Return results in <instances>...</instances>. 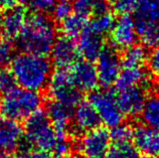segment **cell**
I'll return each mask as SVG.
<instances>
[{"label":"cell","instance_id":"9a60e30c","mask_svg":"<svg viewBox=\"0 0 159 158\" xmlns=\"http://www.w3.org/2000/svg\"><path fill=\"white\" fill-rule=\"evenodd\" d=\"M73 111L62 104L57 101H49L47 109V114L52 127L57 132L58 138H68L70 120L73 117Z\"/></svg>","mask_w":159,"mask_h":158},{"label":"cell","instance_id":"2e32d148","mask_svg":"<svg viewBox=\"0 0 159 158\" xmlns=\"http://www.w3.org/2000/svg\"><path fill=\"white\" fill-rule=\"evenodd\" d=\"M76 45L79 56L90 61L97 60L105 48L103 36L91 30L89 27H87L86 30L78 37Z\"/></svg>","mask_w":159,"mask_h":158},{"label":"cell","instance_id":"f546056e","mask_svg":"<svg viewBox=\"0 0 159 158\" xmlns=\"http://www.w3.org/2000/svg\"><path fill=\"white\" fill-rule=\"evenodd\" d=\"M16 81L11 70L0 66V96L5 95L16 88Z\"/></svg>","mask_w":159,"mask_h":158},{"label":"cell","instance_id":"f35d334b","mask_svg":"<svg viewBox=\"0 0 159 158\" xmlns=\"http://www.w3.org/2000/svg\"><path fill=\"white\" fill-rule=\"evenodd\" d=\"M0 158H12L10 156V153L5 151H0Z\"/></svg>","mask_w":159,"mask_h":158},{"label":"cell","instance_id":"d6986e66","mask_svg":"<svg viewBox=\"0 0 159 158\" xmlns=\"http://www.w3.org/2000/svg\"><path fill=\"white\" fill-rule=\"evenodd\" d=\"M149 84V76L143 68H125L119 74V77L115 83L117 91L141 86L145 87Z\"/></svg>","mask_w":159,"mask_h":158},{"label":"cell","instance_id":"d6a6232c","mask_svg":"<svg viewBox=\"0 0 159 158\" xmlns=\"http://www.w3.org/2000/svg\"><path fill=\"white\" fill-rule=\"evenodd\" d=\"M52 152L56 158H69L72 153V145L68 138H58Z\"/></svg>","mask_w":159,"mask_h":158},{"label":"cell","instance_id":"9c48e42d","mask_svg":"<svg viewBox=\"0 0 159 158\" xmlns=\"http://www.w3.org/2000/svg\"><path fill=\"white\" fill-rule=\"evenodd\" d=\"M138 38L135 19L129 14H122L115 20L110 32L112 47L119 49H126L135 44Z\"/></svg>","mask_w":159,"mask_h":158},{"label":"cell","instance_id":"603a6c76","mask_svg":"<svg viewBox=\"0 0 159 158\" xmlns=\"http://www.w3.org/2000/svg\"><path fill=\"white\" fill-rule=\"evenodd\" d=\"M140 115L144 125L159 130V95L147 97Z\"/></svg>","mask_w":159,"mask_h":158},{"label":"cell","instance_id":"cb8c5ba5","mask_svg":"<svg viewBox=\"0 0 159 158\" xmlns=\"http://www.w3.org/2000/svg\"><path fill=\"white\" fill-rule=\"evenodd\" d=\"M61 23V29L64 35L72 39L78 38L86 30L88 24H89L86 17H83V16L76 13L70 15L68 18H66Z\"/></svg>","mask_w":159,"mask_h":158},{"label":"cell","instance_id":"7c38bea8","mask_svg":"<svg viewBox=\"0 0 159 158\" xmlns=\"http://www.w3.org/2000/svg\"><path fill=\"white\" fill-rule=\"evenodd\" d=\"M76 43L66 36L57 37L51 49V59L57 69H69L78 61Z\"/></svg>","mask_w":159,"mask_h":158},{"label":"cell","instance_id":"277c9868","mask_svg":"<svg viewBox=\"0 0 159 158\" xmlns=\"http://www.w3.org/2000/svg\"><path fill=\"white\" fill-rule=\"evenodd\" d=\"M24 130L28 143L44 152L52 151L58 139L47 112L40 109L26 119Z\"/></svg>","mask_w":159,"mask_h":158},{"label":"cell","instance_id":"3957f363","mask_svg":"<svg viewBox=\"0 0 159 158\" xmlns=\"http://www.w3.org/2000/svg\"><path fill=\"white\" fill-rule=\"evenodd\" d=\"M43 99L39 92L15 88L0 97V117L18 122L40 109Z\"/></svg>","mask_w":159,"mask_h":158},{"label":"cell","instance_id":"f1b7e54d","mask_svg":"<svg viewBox=\"0 0 159 158\" xmlns=\"http://www.w3.org/2000/svg\"><path fill=\"white\" fill-rule=\"evenodd\" d=\"M16 56L15 45L8 37H0V66H6Z\"/></svg>","mask_w":159,"mask_h":158},{"label":"cell","instance_id":"ab89813d","mask_svg":"<svg viewBox=\"0 0 159 158\" xmlns=\"http://www.w3.org/2000/svg\"><path fill=\"white\" fill-rule=\"evenodd\" d=\"M155 86H156V90H157V92L159 93V77L157 78V80H156V84H155Z\"/></svg>","mask_w":159,"mask_h":158},{"label":"cell","instance_id":"d4e9b609","mask_svg":"<svg viewBox=\"0 0 159 158\" xmlns=\"http://www.w3.org/2000/svg\"><path fill=\"white\" fill-rule=\"evenodd\" d=\"M134 18L159 23V0H139L134 10Z\"/></svg>","mask_w":159,"mask_h":158},{"label":"cell","instance_id":"484cf974","mask_svg":"<svg viewBox=\"0 0 159 158\" xmlns=\"http://www.w3.org/2000/svg\"><path fill=\"white\" fill-rule=\"evenodd\" d=\"M115 17L110 11L93 16V19L88 24V27L100 35L110 33L115 23Z\"/></svg>","mask_w":159,"mask_h":158},{"label":"cell","instance_id":"e575fe53","mask_svg":"<svg viewBox=\"0 0 159 158\" xmlns=\"http://www.w3.org/2000/svg\"><path fill=\"white\" fill-rule=\"evenodd\" d=\"M14 158H48L47 152L39 149H22L19 150Z\"/></svg>","mask_w":159,"mask_h":158},{"label":"cell","instance_id":"5bb4252c","mask_svg":"<svg viewBox=\"0 0 159 158\" xmlns=\"http://www.w3.org/2000/svg\"><path fill=\"white\" fill-rule=\"evenodd\" d=\"M74 130L78 133H86L99 127L101 120L97 111L90 101L80 102L73 111Z\"/></svg>","mask_w":159,"mask_h":158},{"label":"cell","instance_id":"74e56055","mask_svg":"<svg viewBox=\"0 0 159 158\" xmlns=\"http://www.w3.org/2000/svg\"><path fill=\"white\" fill-rule=\"evenodd\" d=\"M3 17L4 15L3 13H1V10H0V34L3 32Z\"/></svg>","mask_w":159,"mask_h":158},{"label":"cell","instance_id":"b9f144b4","mask_svg":"<svg viewBox=\"0 0 159 158\" xmlns=\"http://www.w3.org/2000/svg\"><path fill=\"white\" fill-rule=\"evenodd\" d=\"M81 158H84V157H83V156H82V157H81Z\"/></svg>","mask_w":159,"mask_h":158},{"label":"cell","instance_id":"4dcf8cb0","mask_svg":"<svg viewBox=\"0 0 159 158\" xmlns=\"http://www.w3.org/2000/svg\"><path fill=\"white\" fill-rule=\"evenodd\" d=\"M52 11L54 19L58 22H61L70 15H72V12L74 11L73 3L70 0H57Z\"/></svg>","mask_w":159,"mask_h":158},{"label":"cell","instance_id":"6da1fadb","mask_svg":"<svg viewBox=\"0 0 159 158\" xmlns=\"http://www.w3.org/2000/svg\"><path fill=\"white\" fill-rule=\"evenodd\" d=\"M11 72L20 88L39 92L48 85L52 64L45 56L24 52L12 61Z\"/></svg>","mask_w":159,"mask_h":158},{"label":"cell","instance_id":"d590c367","mask_svg":"<svg viewBox=\"0 0 159 158\" xmlns=\"http://www.w3.org/2000/svg\"><path fill=\"white\" fill-rule=\"evenodd\" d=\"M149 69L152 73L159 76V45L153 48V51L148 56Z\"/></svg>","mask_w":159,"mask_h":158},{"label":"cell","instance_id":"ac0fdd59","mask_svg":"<svg viewBox=\"0 0 159 158\" xmlns=\"http://www.w3.org/2000/svg\"><path fill=\"white\" fill-rule=\"evenodd\" d=\"M26 19V12L22 7L15 6L7 10L3 17V33L10 39L18 37L25 25Z\"/></svg>","mask_w":159,"mask_h":158},{"label":"cell","instance_id":"e0dca14e","mask_svg":"<svg viewBox=\"0 0 159 158\" xmlns=\"http://www.w3.org/2000/svg\"><path fill=\"white\" fill-rule=\"evenodd\" d=\"M23 137L21 126L12 120L0 119V151L10 153L16 150Z\"/></svg>","mask_w":159,"mask_h":158},{"label":"cell","instance_id":"8992f818","mask_svg":"<svg viewBox=\"0 0 159 158\" xmlns=\"http://www.w3.org/2000/svg\"><path fill=\"white\" fill-rule=\"evenodd\" d=\"M89 101L97 111L101 122L108 128H114L123 123L125 115L120 110L113 91L100 90L91 92Z\"/></svg>","mask_w":159,"mask_h":158},{"label":"cell","instance_id":"1f68e13d","mask_svg":"<svg viewBox=\"0 0 159 158\" xmlns=\"http://www.w3.org/2000/svg\"><path fill=\"white\" fill-rule=\"evenodd\" d=\"M139 0H108L109 6L115 13L129 14L130 12L135 10L137 3Z\"/></svg>","mask_w":159,"mask_h":158},{"label":"cell","instance_id":"83f0119b","mask_svg":"<svg viewBox=\"0 0 159 158\" xmlns=\"http://www.w3.org/2000/svg\"><path fill=\"white\" fill-rule=\"evenodd\" d=\"M133 130L131 126L121 123L116 127L112 128L110 132L111 141L114 144H125L130 143L133 139Z\"/></svg>","mask_w":159,"mask_h":158},{"label":"cell","instance_id":"7402d4cb","mask_svg":"<svg viewBox=\"0 0 159 158\" xmlns=\"http://www.w3.org/2000/svg\"><path fill=\"white\" fill-rule=\"evenodd\" d=\"M148 52L143 44H134L125 49L121 59L122 66L125 68H143L148 61Z\"/></svg>","mask_w":159,"mask_h":158},{"label":"cell","instance_id":"836d02e7","mask_svg":"<svg viewBox=\"0 0 159 158\" xmlns=\"http://www.w3.org/2000/svg\"><path fill=\"white\" fill-rule=\"evenodd\" d=\"M57 0H29V6L32 10L40 13H45L52 10Z\"/></svg>","mask_w":159,"mask_h":158},{"label":"cell","instance_id":"60d3db41","mask_svg":"<svg viewBox=\"0 0 159 158\" xmlns=\"http://www.w3.org/2000/svg\"><path fill=\"white\" fill-rule=\"evenodd\" d=\"M17 1H20V2H26V1H29V0H17Z\"/></svg>","mask_w":159,"mask_h":158},{"label":"cell","instance_id":"7a4b0ae2","mask_svg":"<svg viewBox=\"0 0 159 158\" xmlns=\"http://www.w3.org/2000/svg\"><path fill=\"white\" fill-rule=\"evenodd\" d=\"M57 38V29L52 20L45 13L35 12L27 17L18 36V43L24 52L45 56L51 52Z\"/></svg>","mask_w":159,"mask_h":158},{"label":"cell","instance_id":"5b68a950","mask_svg":"<svg viewBox=\"0 0 159 158\" xmlns=\"http://www.w3.org/2000/svg\"><path fill=\"white\" fill-rule=\"evenodd\" d=\"M48 91L52 100L74 110L82 101L81 91L75 87L69 69H57L48 83Z\"/></svg>","mask_w":159,"mask_h":158},{"label":"cell","instance_id":"30bf717a","mask_svg":"<svg viewBox=\"0 0 159 158\" xmlns=\"http://www.w3.org/2000/svg\"><path fill=\"white\" fill-rule=\"evenodd\" d=\"M75 87L81 92H93L99 86L96 65L90 61H77L69 68Z\"/></svg>","mask_w":159,"mask_h":158},{"label":"cell","instance_id":"8d00e7d4","mask_svg":"<svg viewBox=\"0 0 159 158\" xmlns=\"http://www.w3.org/2000/svg\"><path fill=\"white\" fill-rule=\"evenodd\" d=\"M17 0H0V10H9L15 7Z\"/></svg>","mask_w":159,"mask_h":158},{"label":"cell","instance_id":"8fae6325","mask_svg":"<svg viewBox=\"0 0 159 158\" xmlns=\"http://www.w3.org/2000/svg\"><path fill=\"white\" fill-rule=\"evenodd\" d=\"M147 96L145 88L141 86L119 90L118 94H116V100L120 110L124 115L131 117L141 114Z\"/></svg>","mask_w":159,"mask_h":158},{"label":"cell","instance_id":"52a82bcc","mask_svg":"<svg viewBox=\"0 0 159 158\" xmlns=\"http://www.w3.org/2000/svg\"><path fill=\"white\" fill-rule=\"evenodd\" d=\"M110 142V132L106 128L97 127L84 133L79 142V150L84 158H105Z\"/></svg>","mask_w":159,"mask_h":158},{"label":"cell","instance_id":"4316f807","mask_svg":"<svg viewBox=\"0 0 159 158\" xmlns=\"http://www.w3.org/2000/svg\"><path fill=\"white\" fill-rule=\"evenodd\" d=\"M105 158H140L139 151L131 143L114 144L108 150Z\"/></svg>","mask_w":159,"mask_h":158},{"label":"cell","instance_id":"7bdbcfd3","mask_svg":"<svg viewBox=\"0 0 159 158\" xmlns=\"http://www.w3.org/2000/svg\"><path fill=\"white\" fill-rule=\"evenodd\" d=\"M149 158H151V157H149Z\"/></svg>","mask_w":159,"mask_h":158},{"label":"cell","instance_id":"4fadbf2b","mask_svg":"<svg viewBox=\"0 0 159 158\" xmlns=\"http://www.w3.org/2000/svg\"><path fill=\"white\" fill-rule=\"evenodd\" d=\"M134 146L147 157L159 155V130L146 125H138L133 130Z\"/></svg>","mask_w":159,"mask_h":158},{"label":"cell","instance_id":"ffe728a7","mask_svg":"<svg viewBox=\"0 0 159 158\" xmlns=\"http://www.w3.org/2000/svg\"><path fill=\"white\" fill-rule=\"evenodd\" d=\"M135 19V18H134ZM138 38L146 47H156L159 45V23L144 19H135Z\"/></svg>","mask_w":159,"mask_h":158},{"label":"cell","instance_id":"ba28073f","mask_svg":"<svg viewBox=\"0 0 159 158\" xmlns=\"http://www.w3.org/2000/svg\"><path fill=\"white\" fill-rule=\"evenodd\" d=\"M96 61L99 85L104 89L115 85L122 70L121 59L115 49L113 47H105Z\"/></svg>","mask_w":159,"mask_h":158},{"label":"cell","instance_id":"44dd1931","mask_svg":"<svg viewBox=\"0 0 159 158\" xmlns=\"http://www.w3.org/2000/svg\"><path fill=\"white\" fill-rule=\"evenodd\" d=\"M73 10L76 14L88 18L109 11L108 0H73Z\"/></svg>","mask_w":159,"mask_h":158}]
</instances>
